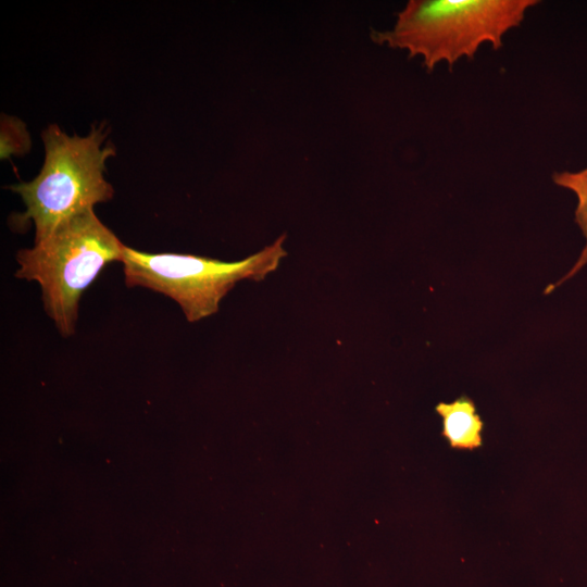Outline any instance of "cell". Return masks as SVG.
Wrapping results in <instances>:
<instances>
[{
  "instance_id": "cell-7",
  "label": "cell",
  "mask_w": 587,
  "mask_h": 587,
  "mask_svg": "<svg viewBox=\"0 0 587 587\" xmlns=\"http://www.w3.org/2000/svg\"><path fill=\"white\" fill-rule=\"evenodd\" d=\"M30 140L25 125L12 116H3L1 120V157L22 154L29 150Z\"/></svg>"
},
{
  "instance_id": "cell-6",
  "label": "cell",
  "mask_w": 587,
  "mask_h": 587,
  "mask_svg": "<svg viewBox=\"0 0 587 587\" xmlns=\"http://www.w3.org/2000/svg\"><path fill=\"white\" fill-rule=\"evenodd\" d=\"M552 180L555 185L569 189L575 193L577 198L575 222L580 228L586 243L573 267L560 280L550 285L545 290L546 294L551 292L553 289H555V287L573 277L587 264V167L575 172H554L552 175Z\"/></svg>"
},
{
  "instance_id": "cell-4",
  "label": "cell",
  "mask_w": 587,
  "mask_h": 587,
  "mask_svg": "<svg viewBox=\"0 0 587 587\" xmlns=\"http://www.w3.org/2000/svg\"><path fill=\"white\" fill-rule=\"evenodd\" d=\"M285 235L240 261L182 253H148L125 246L122 264L127 287H143L174 300L186 320L198 322L218 311L220 302L243 279L262 280L287 255Z\"/></svg>"
},
{
  "instance_id": "cell-1",
  "label": "cell",
  "mask_w": 587,
  "mask_h": 587,
  "mask_svg": "<svg viewBox=\"0 0 587 587\" xmlns=\"http://www.w3.org/2000/svg\"><path fill=\"white\" fill-rule=\"evenodd\" d=\"M537 0H411L397 14L395 25L375 32L373 40L422 58L433 71L450 68L462 58L473 59L479 47L498 50L508 32L521 25Z\"/></svg>"
},
{
  "instance_id": "cell-5",
  "label": "cell",
  "mask_w": 587,
  "mask_h": 587,
  "mask_svg": "<svg viewBox=\"0 0 587 587\" xmlns=\"http://www.w3.org/2000/svg\"><path fill=\"white\" fill-rule=\"evenodd\" d=\"M436 411L442 419V434L454 448L473 449L482 444L483 422L474 402L461 397L451 403H439Z\"/></svg>"
},
{
  "instance_id": "cell-3",
  "label": "cell",
  "mask_w": 587,
  "mask_h": 587,
  "mask_svg": "<svg viewBox=\"0 0 587 587\" xmlns=\"http://www.w3.org/2000/svg\"><path fill=\"white\" fill-rule=\"evenodd\" d=\"M103 126H92L87 136H70L58 125L42 132L45 162L30 182L13 185L26 207L15 215V225L32 221L35 242L48 237L62 222L112 199L114 190L104 178L105 161L115 154L105 145Z\"/></svg>"
},
{
  "instance_id": "cell-2",
  "label": "cell",
  "mask_w": 587,
  "mask_h": 587,
  "mask_svg": "<svg viewBox=\"0 0 587 587\" xmlns=\"http://www.w3.org/2000/svg\"><path fill=\"white\" fill-rule=\"evenodd\" d=\"M125 245L88 209L62 222L33 248L16 253L17 278L38 283L43 309L61 336L75 334L85 290L111 262L122 261Z\"/></svg>"
}]
</instances>
